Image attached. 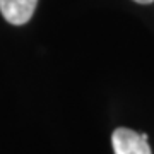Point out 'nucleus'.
Masks as SVG:
<instances>
[{"label": "nucleus", "instance_id": "obj_1", "mask_svg": "<svg viewBox=\"0 0 154 154\" xmlns=\"http://www.w3.org/2000/svg\"><path fill=\"white\" fill-rule=\"evenodd\" d=\"M147 139V134H137L135 130L120 127L111 135V144L115 154H152Z\"/></svg>", "mask_w": 154, "mask_h": 154}, {"label": "nucleus", "instance_id": "obj_2", "mask_svg": "<svg viewBox=\"0 0 154 154\" xmlns=\"http://www.w3.org/2000/svg\"><path fill=\"white\" fill-rule=\"evenodd\" d=\"M38 0H0V12L7 22L22 26L33 17Z\"/></svg>", "mask_w": 154, "mask_h": 154}, {"label": "nucleus", "instance_id": "obj_3", "mask_svg": "<svg viewBox=\"0 0 154 154\" xmlns=\"http://www.w3.org/2000/svg\"><path fill=\"white\" fill-rule=\"evenodd\" d=\"M135 4H142V5H149V4H152L154 0H134Z\"/></svg>", "mask_w": 154, "mask_h": 154}]
</instances>
